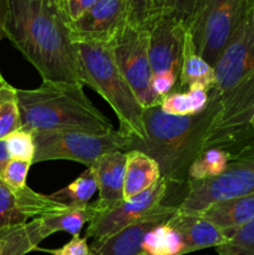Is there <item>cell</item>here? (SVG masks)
I'll use <instances>...</instances> for the list:
<instances>
[{
  "instance_id": "cell-24",
  "label": "cell",
  "mask_w": 254,
  "mask_h": 255,
  "mask_svg": "<svg viewBox=\"0 0 254 255\" xmlns=\"http://www.w3.org/2000/svg\"><path fill=\"white\" fill-rule=\"evenodd\" d=\"M142 251L149 255H184V244L178 232L166 222L146 234Z\"/></svg>"
},
{
  "instance_id": "cell-34",
  "label": "cell",
  "mask_w": 254,
  "mask_h": 255,
  "mask_svg": "<svg viewBox=\"0 0 254 255\" xmlns=\"http://www.w3.org/2000/svg\"><path fill=\"white\" fill-rule=\"evenodd\" d=\"M10 159H11V156H10L9 148H7L6 138H1L0 139V176H1L6 164L10 162Z\"/></svg>"
},
{
  "instance_id": "cell-9",
  "label": "cell",
  "mask_w": 254,
  "mask_h": 255,
  "mask_svg": "<svg viewBox=\"0 0 254 255\" xmlns=\"http://www.w3.org/2000/svg\"><path fill=\"white\" fill-rule=\"evenodd\" d=\"M214 70V89L219 92L234 89L254 74V0L249 1Z\"/></svg>"
},
{
  "instance_id": "cell-21",
  "label": "cell",
  "mask_w": 254,
  "mask_h": 255,
  "mask_svg": "<svg viewBox=\"0 0 254 255\" xmlns=\"http://www.w3.org/2000/svg\"><path fill=\"white\" fill-rule=\"evenodd\" d=\"M209 102V91L202 85H193L187 91L167 95L161 102V109L169 115L187 116L202 112Z\"/></svg>"
},
{
  "instance_id": "cell-12",
  "label": "cell",
  "mask_w": 254,
  "mask_h": 255,
  "mask_svg": "<svg viewBox=\"0 0 254 255\" xmlns=\"http://www.w3.org/2000/svg\"><path fill=\"white\" fill-rule=\"evenodd\" d=\"M148 56L154 75L172 72L179 79L188 27L173 17L162 16L149 30Z\"/></svg>"
},
{
  "instance_id": "cell-37",
  "label": "cell",
  "mask_w": 254,
  "mask_h": 255,
  "mask_svg": "<svg viewBox=\"0 0 254 255\" xmlns=\"http://www.w3.org/2000/svg\"><path fill=\"white\" fill-rule=\"evenodd\" d=\"M4 82H5V80H4V77H2L1 72H0V85H1V84H4Z\"/></svg>"
},
{
  "instance_id": "cell-31",
  "label": "cell",
  "mask_w": 254,
  "mask_h": 255,
  "mask_svg": "<svg viewBox=\"0 0 254 255\" xmlns=\"http://www.w3.org/2000/svg\"><path fill=\"white\" fill-rule=\"evenodd\" d=\"M99 0H57L56 5L69 24L86 14Z\"/></svg>"
},
{
  "instance_id": "cell-30",
  "label": "cell",
  "mask_w": 254,
  "mask_h": 255,
  "mask_svg": "<svg viewBox=\"0 0 254 255\" xmlns=\"http://www.w3.org/2000/svg\"><path fill=\"white\" fill-rule=\"evenodd\" d=\"M31 164L29 161L11 158L2 171L0 178L11 188H24L27 186L26 178Z\"/></svg>"
},
{
  "instance_id": "cell-5",
  "label": "cell",
  "mask_w": 254,
  "mask_h": 255,
  "mask_svg": "<svg viewBox=\"0 0 254 255\" xmlns=\"http://www.w3.org/2000/svg\"><path fill=\"white\" fill-rule=\"evenodd\" d=\"M37 162L66 159L91 167L104 154L115 151H128L132 137L112 129L107 133L84 131H42L32 134Z\"/></svg>"
},
{
  "instance_id": "cell-38",
  "label": "cell",
  "mask_w": 254,
  "mask_h": 255,
  "mask_svg": "<svg viewBox=\"0 0 254 255\" xmlns=\"http://www.w3.org/2000/svg\"><path fill=\"white\" fill-rule=\"evenodd\" d=\"M47 1H51V2H55V4H56L57 0H47Z\"/></svg>"
},
{
  "instance_id": "cell-33",
  "label": "cell",
  "mask_w": 254,
  "mask_h": 255,
  "mask_svg": "<svg viewBox=\"0 0 254 255\" xmlns=\"http://www.w3.org/2000/svg\"><path fill=\"white\" fill-rule=\"evenodd\" d=\"M36 251H42L52 255H90V246H87L86 238H80V236H75L69 243L59 249L36 248Z\"/></svg>"
},
{
  "instance_id": "cell-26",
  "label": "cell",
  "mask_w": 254,
  "mask_h": 255,
  "mask_svg": "<svg viewBox=\"0 0 254 255\" xmlns=\"http://www.w3.org/2000/svg\"><path fill=\"white\" fill-rule=\"evenodd\" d=\"M226 234L229 241L216 248L218 255H254V219Z\"/></svg>"
},
{
  "instance_id": "cell-8",
  "label": "cell",
  "mask_w": 254,
  "mask_h": 255,
  "mask_svg": "<svg viewBox=\"0 0 254 255\" xmlns=\"http://www.w3.org/2000/svg\"><path fill=\"white\" fill-rule=\"evenodd\" d=\"M148 42L147 30L129 24L111 42L115 61L144 110L161 105V100L152 89L153 72L149 62Z\"/></svg>"
},
{
  "instance_id": "cell-19",
  "label": "cell",
  "mask_w": 254,
  "mask_h": 255,
  "mask_svg": "<svg viewBox=\"0 0 254 255\" xmlns=\"http://www.w3.org/2000/svg\"><path fill=\"white\" fill-rule=\"evenodd\" d=\"M193 85H202L211 92L217 85V76L214 66L197 51L188 32L184 44L178 91H187Z\"/></svg>"
},
{
  "instance_id": "cell-25",
  "label": "cell",
  "mask_w": 254,
  "mask_h": 255,
  "mask_svg": "<svg viewBox=\"0 0 254 255\" xmlns=\"http://www.w3.org/2000/svg\"><path fill=\"white\" fill-rule=\"evenodd\" d=\"M21 128L16 89L6 81L0 85V139Z\"/></svg>"
},
{
  "instance_id": "cell-7",
  "label": "cell",
  "mask_w": 254,
  "mask_h": 255,
  "mask_svg": "<svg viewBox=\"0 0 254 255\" xmlns=\"http://www.w3.org/2000/svg\"><path fill=\"white\" fill-rule=\"evenodd\" d=\"M251 0H202L188 32L197 51L216 66Z\"/></svg>"
},
{
  "instance_id": "cell-14",
  "label": "cell",
  "mask_w": 254,
  "mask_h": 255,
  "mask_svg": "<svg viewBox=\"0 0 254 255\" xmlns=\"http://www.w3.org/2000/svg\"><path fill=\"white\" fill-rule=\"evenodd\" d=\"M178 209V206L161 204L153 212L136 223L121 229L102 241H92L90 255H138L146 234L151 229L166 223Z\"/></svg>"
},
{
  "instance_id": "cell-36",
  "label": "cell",
  "mask_w": 254,
  "mask_h": 255,
  "mask_svg": "<svg viewBox=\"0 0 254 255\" xmlns=\"http://www.w3.org/2000/svg\"><path fill=\"white\" fill-rule=\"evenodd\" d=\"M252 133H253V142H254V117H253V122H252Z\"/></svg>"
},
{
  "instance_id": "cell-32",
  "label": "cell",
  "mask_w": 254,
  "mask_h": 255,
  "mask_svg": "<svg viewBox=\"0 0 254 255\" xmlns=\"http://www.w3.org/2000/svg\"><path fill=\"white\" fill-rule=\"evenodd\" d=\"M179 79L172 72H163V74L154 75L152 79V89L159 100L164 99L167 95L178 91Z\"/></svg>"
},
{
  "instance_id": "cell-20",
  "label": "cell",
  "mask_w": 254,
  "mask_h": 255,
  "mask_svg": "<svg viewBox=\"0 0 254 255\" xmlns=\"http://www.w3.org/2000/svg\"><path fill=\"white\" fill-rule=\"evenodd\" d=\"M97 214L94 203L86 207H70L64 212H55L37 218L45 238L57 232H66L72 237L80 236L86 223H90Z\"/></svg>"
},
{
  "instance_id": "cell-16",
  "label": "cell",
  "mask_w": 254,
  "mask_h": 255,
  "mask_svg": "<svg viewBox=\"0 0 254 255\" xmlns=\"http://www.w3.org/2000/svg\"><path fill=\"white\" fill-rule=\"evenodd\" d=\"M168 224L181 236L184 244V254L206 248H218L229 241L222 229L207 221L201 213L177 209Z\"/></svg>"
},
{
  "instance_id": "cell-23",
  "label": "cell",
  "mask_w": 254,
  "mask_h": 255,
  "mask_svg": "<svg viewBox=\"0 0 254 255\" xmlns=\"http://www.w3.org/2000/svg\"><path fill=\"white\" fill-rule=\"evenodd\" d=\"M233 154L224 148H208L194 159L187 172L188 181H206L216 178L226 171Z\"/></svg>"
},
{
  "instance_id": "cell-27",
  "label": "cell",
  "mask_w": 254,
  "mask_h": 255,
  "mask_svg": "<svg viewBox=\"0 0 254 255\" xmlns=\"http://www.w3.org/2000/svg\"><path fill=\"white\" fill-rule=\"evenodd\" d=\"M128 24L149 31L162 17L159 0H128Z\"/></svg>"
},
{
  "instance_id": "cell-1",
  "label": "cell",
  "mask_w": 254,
  "mask_h": 255,
  "mask_svg": "<svg viewBox=\"0 0 254 255\" xmlns=\"http://www.w3.org/2000/svg\"><path fill=\"white\" fill-rule=\"evenodd\" d=\"M4 31L5 37L39 71L42 81L81 84L76 44L69 22L55 2L7 0Z\"/></svg>"
},
{
  "instance_id": "cell-4",
  "label": "cell",
  "mask_w": 254,
  "mask_h": 255,
  "mask_svg": "<svg viewBox=\"0 0 254 255\" xmlns=\"http://www.w3.org/2000/svg\"><path fill=\"white\" fill-rule=\"evenodd\" d=\"M80 82L96 91L114 110L119 131L143 141L144 107L115 61L111 44L75 42Z\"/></svg>"
},
{
  "instance_id": "cell-2",
  "label": "cell",
  "mask_w": 254,
  "mask_h": 255,
  "mask_svg": "<svg viewBox=\"0 0 254 255\" xmlns=\"http://www.w3.org/2000/svg\"><path fill=\"white\" fill-rule=\"evenodd\" d=\"M221 92L213 89L202 112L187 116L169 115L161 106L144 110L146 138L132 137L128 151L138 149L158 163L161 177L168 183H187V172L194 159L213 143Z\"/></svg>"
},
{
  "instance_id": "cell-6",
  "label": "cell",
  "mask_w": 254,
  "mask_h": 255,
  "mask_svg": "<svg viewBox=\"0 0 254 255\" xmlns=\"http://www.w3.org/2000/svg\"><path fill=\"white\" fill-rule=\"evenodd\" d=\"M178 209L199 213L216 202L254 192V142L232 157L221 176L206 181H188Z\"/></svg>"
},
{
  "instance_id": "cell-15",
  "label": "cell",
  "mask_w": 254,
  "mask_h": 255,
  "mask_svg": "<svg viewBox=\"0 0 254 255\" xmlns=\"http://www.w3.org/2000/svg\"><path fill=\"white\" fill-rule=\"evenodd\" d=\"M91 167L96 172L99 182V199L94 202L97 213L124 202L126 152L115 151L104 154Z\"/></svg>"
},
{
  "instance_id": "cell-10",
  "label": "cell",
  "mask_w": 254,
  "mask_h": 255,
  "mask_svg": "<svg viewBox=\"0 0 254 255\" xmlns=\"http://www.w3.org/2000/svg\"><path fill=\"white\" fill-rule=\"evenodd\" d=\"M168 182L161 177V179L147 191L125 199L114 208L97 213L89 223L85 238L102 241L148 216L157 207L163 204L168 193Z\"/></svg>"
},
{
  "instance_id": "cell-3",
  "label": "cell",
  "mask_w": 254,
  "mask_h": 255,
  "mask_svg": "<svg viewBox=\"0 0 254 255\" xmlns=\"http://www.w3.org/2000/svg\"><path fill=\"white\" fill-rule=\"evenodd\" d=\"M82 87L74 82L42 81L37 89H16L21 129L32 134L42 131H112L111 122L94 106Z\"/></svg>"
},
{
  "instance_id": "cell-29",
  "label": "cell",
  "mask_w": 254,
  "mask_h": 255,
  "mask_svg": "<svg viewBox=\"0 0 254 255\" xmlns=\"http://www.w3.org/2000/svg\"><path fill=\"white\" fill-rule=\"evenodd\" d=\"M6 142L11 158L24 159L32 163L35 157V141L32 133L20 128L7 136Z\"/></svg>"
},
{
  "instance_id": "cell-18",
  "label": "cell",
  "mask_w": 254,
  "mask_h": 255,
  "mask_svg": "<svg viewBox=\"0 0 254 255\" xmlns=\"http://www.w3.org/2000/svg\"><path fill=\"white\" fill-rule=\"evenodd\" d=\"M161 179V169L152 157L138 149L126 152L125 171V199L132 198L151 188Z\"/></svg>"
},
{
  "instance_id": "cell-28",
  "label": "cell",
  "mask_w": 254,
  "mask_h": 255,
  "mask_svg": "<svg viewBox=\"0 0 254 255\" xmlns=\"http://www.w3.org/2000/svg\"><path fill=\"white\" fill-rule=\"evenodd\" d=\"M202 0H159L162 16L173 17L187 26L196 15Z\"/></svg>"
},
{
  "instance_id": "cell-35",
  "label": "cell",
  "mask_w": 254,
  "mask_h": 255,
  "mask_svg": "<svg viewBox=\"0 0 254 255\" xmlns=\"http://www.w3.org/2000/svg\"><path fill=\"white\" fill-rule=\"evenodd\" d=\"M6 10H7V0H0V41L5 37L4 25H5V19H6Z\"/></svg>"
},
{
  "instance_id": "cell-11",
  "label": "cell",
  "mask_w": 254,
  "mask_h": 255,
  "mask_svg": "<svg viewBox=\"0 0 254 255\" xmlns=\"http://www.w3.org/2000/svg\"><path fill=\"white\" fill-rule=\"evenodd\" d=\"M128 0H99L69 27L74 42L111 44L128 24Z\"/></svg>"
},
{
  "instance_id": "cell-13",
  "label": "cell",
  "mask_w": 254,
  "mask_h": 255,
  "mask_svg": "<svg viewBox=\"0 0 254 255\" xmlns=\"http://www.w3.org/2000/svg\"><path fill=\"white\" fill-rule=\"evenodd\" d=\"M70 207L37 193L29 187L11 188L0 178V228L26 223L27 218H39L49 213L64 212Z\"/></svg>"
},
{
  "instance_id": "cell-22",
  "label": "cell",
  "mask_w": 254,
  "mask_h": 255,
  "mask_svg": "<svg viewBox=\"0 0 254 255\" xmlns=\"http://www.w3.org/2000/svg\"><path fill=\"white\" fill-rule=\"evenodd\" d=\"M96 191H99L96 172L92 167H87L74 182L54 192L50 197L66 207H86Z\"/></svg>"
},
{
  "instance_id": "cell-17",
  "label": "cell",
  "mask_w": 254,
  "mask_h": 255,
  "mask_svg": "<svg viewBox=\"0 0 254 255\" xmlns=\"http://www.w3.org/2000/svg\"><path fill=\"white\" fill-rule=\"evenodd\" d=\"M199 213L224 233L237 231L254 219V192L212 203Z\"/></svg>"
},
{
  "instance_id": "cell-39",
  "label": "cell",
  "mask_w": 254,
  "mask_h": 255,
  "mask_svg": "<svg viewBox=\"0 0 254 255\" xmlns=\"http://www.w3.org/2000/svg\"><path fill=\"white\" fill-rule=\"evenodd\" d=\"M138 255H149V254H147V253H144V252H142V253L138 254Z\"/></svg>"
}]
</instances>
